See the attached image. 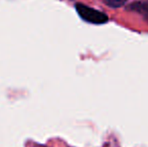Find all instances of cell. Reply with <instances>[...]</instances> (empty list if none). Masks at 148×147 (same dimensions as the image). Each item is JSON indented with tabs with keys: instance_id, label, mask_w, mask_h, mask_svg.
Here are the masks:
<instances>
[{
	"instance_id": "obj_1",
	"label": "cell",
	"mask_w": 148,
	"mask_h": 147,
	"mask_svg": "<svg viewBox=\"0 0 148 147\" xmlns=\"http://www.w3.org/2000/svg\"><path fill=\"white\" fill-rule=\"evenodd\" d=\"M76 10L83 20L92 24H104L109 20L107 14L82 3L76 4Z\"/></svg>"
},
{
	"instance_id": "obj_2",
	"label": "cell",
	"mask_w": 148,
	"mask_h": 147,
	"mask_svg": "<svg viewBox=\"0 0 148 147\" xmlns=\"http://www.w3.org/2000/svg\"><path fill=\"white\" fill-rule=\"evenodd\" d=\"M128 10L140 14L143 17V19L148 23V2L137 1L134 3H131L128 6Z\"/></svg>"
},
{
	"instance_id": "obj_3",
	"label": "cell",
	"mask_w": 148,
	"mask_h": 147,
	"mask_svg": "<svg viewBox=\"0 0 148 147\" xmlns=\"http://www.w3.org/2000/svg\"><path fill=\"white\" fill-rule=\"evenodd\" d=\"M128 0H104L106 4H107L109 7L112 8H119L121 6L124 5Z\"/></svg>"
}]
</instances>
